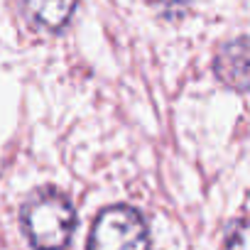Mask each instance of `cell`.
<instances>
[{
	"label": "cell",
	"mask_w": 250,
	"mask_h": 250,
	"mask_svg": "<svg viewBox=\"0 0 250 250\" xmlns=\"http://www.w3.org/2000/svg\"><path fill=\"white\" fill-rule=\"evenodd\" d=\"M79 0H18L22 18L42 32H59L69 25Z\"/></svg>",
	"instance_id": "3"
},
{
	"label": "cell",
	"mask_w": 250,
	"mask_h": 250,
	"mask_svg": "<svg viewBox=\"0 0 250 250\" xmlns=\"http://www.w3.org/2000/svg\"><path fill=\"white\" fill-rule=\"evenodd\" d=\"M20 221L35 250H64L76 230V208L66 194L44 187L22 204Z\"/></svg>",
	"instance_id": "1"
},
{
	"label": "cell",
	"mask_w": 250,
	"mask_h": 250,
	"mask_svg": "<svg viewBox=\"0 0 250 250\" xmlns=\"http://www.w3.org/2000/svg\"><path fill=\"white\" fill-rule=\"evenodd\" d=\"M86 250H152L145 216L128 204L105 206L93 218Z\"/></svg>",
	"instance_id": "2"
},
{
	"label": "cell",
	"mask_w": 250,
	"mask_h": 250,
	"mask_svg": "<svg viewBox=\"0 0 250 250\" xmlns=\"http://www.w3.org/2000/svg\"><path fill=\"white\" fill-rule=\"evenodd\" d=\"M226 250H245V218H235L226 230Z\"/></svg>",
	"instance_id": "5"
},
{
	"label": "cell",
	"mask_w": 250,
	"mask_h": 250,
	"mask_svg": "<svg viewBox=\"0 0 250 250\" xmlns=\"http://www.w3.org/2000/svg\"><path fill=\"white\" fill-rule=\"evenodd\" d=\"M155 3H157V8H160L169 20H179V18H184V13L189 10L191 0H155Z\"/></svg>",
	"instance_id": "6"
},
{
	"label": "cell",
	"mask_w": 250,
	"mask_h": 250,
	"mask_svg": "<svg viewBox=\"0 0 250 250\" xmlns=\"http://www.w3.org/2000/svg\"><path fill=\"white\" fill-rule=\"evenodd\" d=\"M213 69L226 86H230L238 93H245L248 91V40L235 37L233 42L223 44Z\"/></svg>",
	"instance_id": "4"
}]
</instances>
